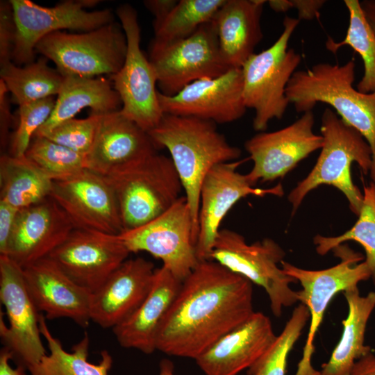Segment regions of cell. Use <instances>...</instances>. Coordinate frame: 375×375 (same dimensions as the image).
<instances>
[{
  "label": "cell",
  "instance_id": "cell-1",
  "mask_svg": "<svg viewBox=\"0 0 375 375\" xmlns=\"http://www.w3.org/2000/svg\"><path fill=\"white\" fill-rule=\"evenodd\" d=\"M253 283L212 260L182 281L158 332L156 349L195 360L254 312Z\"/></svg>",
  "mask_w": 375,
  "mask_h": 375
},
{
  "label": "cell",
  "instance_id": "cell-2",
  "mask_svg": "<svg viewBox=\"0 0 375 375\" xmlns=\"http://www.w3.org/2000/svg\"><path fill=\"white\" fill-rule=\"evenodd\" d=\"M158 148H165L180 178L197 240L202 182L216 165L237 160L241 150L228 143L216 124L192 117L164 114L147 132Z\"/></svg>",
  "mask_w": 375,
  "mask_h": 375
},
{
  "label": "cell",
  "instance_id": "cell-3",
  "mask_svg": "<svg viewBox=\"0 0 375 375\" xmlns=\"http://www.w3.org/2000/svg\"><path fill=\"white\" fill-rule=\"evenodd\" d=\"M356 63L320 62L296 71L286 88V96L299 112L312 111L318 103L331 106L347 124L356 129L372 153L370 176L375 183V92L363 93L353 86Z\"/></svg>",
  "mask_w": 375,
  "mask_h": 375
},
{
  "label": "cell",
  "instance_id": "cell-4",
  "mask_svg": "<svg viewBox=\"0 0 375 375\" xmlns=\"http://www.w3.org/2000/svg\"><path fill=\"white\" fill-rule=\"evenodd\" d=\"M320 131L323 146L317 160L307 176L288 195L292 213L295 212L310 191L321 185H329L344 194L351 210L358 216L363 193L352 181L351 167L356 162L367 174L372 165L371 148L360 133L331 108L324 110Z\"/></svg>",
  "mask_w": 375,
  "mask_h": 375
},
{
  "label": "cell",
  "instance_id": "cell-5",
  "mask_svg": "<svg viewBox=\"0 0 375 375\" xmlns=\"http://www.w3.org/2000/svg\"><path fill=\"white\" fill-rule=\"evenodd\" d=\"M299 22L285 17L283 31L275 42L254 53L241 67L243 100L246 108L255 112L253 127L257 131H265L272 119H281L290 104L286 88L302 57L288 48V43Z\"/></svg>",
  "mask_w": 375,
  "mask_h": 375
},
{
  "label": "cell",
  "instance_id": "cell-6",
  "mask_svg": "<svg viewBox=\"0 0 375 375\" xmlns=\"http://www.w3.org/2000/svg\"><path fill=\"white\" fill-rule=\"evenodd\" d=\"M106 177L115 192L124 231L140 226L162 215L183 191L171 158L157 153Z\"/></svg>",
  "mask_w": 375,
  "mask_h": 375
},
{
  "label": "cell",
  "instance_id": "cell-7",
  "mask_svg": "<svg viewBox=\"0 0 375 375\" xmlns=\"http://www.w3.org/2000/svg\"><path fill=\"white\" fill-rule=\"evenodd\" d=\"M285 251L271 238L248 244L244 236L233 230L220 229L210 260L263 288L271 311L280 317L284 308L298 302L297 291L290 285L297 283L285 274L281 262Z\"/></svg>",
  "mask_w": 375,
  "mask_h": 375
},
{
  "label": "cell",
  "instance_id": "cell-8",
  "mask_svg": "<svg viewBox=\"0 0 375 375\" xmlns=\"http://www.w3.org/2000/svg\"><path fill=\"white\" fill-rule=\"evenodd\" d=\"M35 51L53 61L63 76H110L124 63L127 40L122 25L113 22L81 33L53 32L38 42Z\"/></svg>",
  "mask_w": 375,
  "mask_h": 375
},
{
  "label": "cell",
  "instance_id": "cell-9",
  "mask_svg": "<svg viewBox=\"0 0 375 375\" xmlns=\"http://www.w3.org/2000/svg\"><path fill=\"white\" fill-rule=\"evenodd\" d=\"M332 251L341 260L324 269L310 270L285 260L281 262L283 272L301 284V290L297 291L298 301L304 304L310 313L309 330L295 375H321L319 371L313 368L311 361L315 350L314 339L329 303L339 292L358 286V283L371 277L366 262H360L363 260L362 254L342 244Z\"/></svg>",
  "mask_w": 375,
  "mask_h": 375
},
{
  "label": "cell",
  "instance_id": "cell-10",
  "mask_svg": "<svg viewBox=\"0 0 375 375\" xmlns=\"http://www.w3.org/2000/svg\"><path fill=\"white\" fill-rule=\"evenodd\" d=\"M149 59L160 92L167 96L176 94L195 81L215 78L231 69L222 56L213 19L183 40L170 43L153 41Z\"/></svg>",
  "mask_w": 375,
  "mask_h": 375
},
{
  "label": "cell",
  "instance_id": "cell-11",
  "mask_svg": "<svg viewBox=\"0 0 375 375\" xmlns=\"http://www.w3.org/2000/svg\"><path fill=\"white\" fill-rule=\"evenodd\" d=\"M116 14L127 40V52L122 68L110 76L121 101V112L149 132L161 120L162 112L156 90L157 76L149 59L140 49V28L136 10L128 3Z\"/></svg>",
  "mask_w": 375,
  "mask_h": 375
},
{
  "label": "cell",
  "instance_id": "cell-12",
  "mask_svg": "<svg viewBox=\"0 0 375 375\" xmlns=\"http://www.w3.org/2000/svg\"><path fill=\"white\" fill-rule=\"evenodd\" d=\"M118 236L130 253H150L181 281L199 262L193 220L185 196L162 215Z\"/></svg>",
  "mask_w": 375,
  "mask_h": 375
},
{
  "label": "cell",
  "instance_id": "cell-13",
  "mask_svg": "<svg viewBox=\"0 0 375 375\" xmlns=\"http://www.w3.org/2000/svg\"><path fill=\"white\" fill-rule=\"evenodd\" d=\"M15 24L12 62L19 66L34 60L35 48L44 36L64 29L90 31L113 22L110 9L88 11L99 1L67 0L44 7L30 0H10Z\"/></svg>",
  "mask_w": 375,
  "mask_h": 375
},
{
  "label": "cell",
  "instance_id": "cell-14",
  "mask_svg": "<svg viewBox=\"0 0 375 375\" xmlns=\"http://www.w3.org/2000/svg\"><path fill=\"white\" fill-rule=\"evenodd\" d=\"M0 301L8 320L7 326L1 311V342L17 365L28 369L47 354L41 339V314L26 288L23 268L6 256H0Z\"/></svg>",
  "mask_w": 375,
  "mask_h": 375
},
{
  "label": "cell",
  "instance_id": "cell-15",
  "mask_svg": "<svg viewBox=\"0 0 375 375\" xmlns=\"http://www.w3.org/2000/svg\"><path fill=\"white\" fill-rule=\"evenodd\" d=\"M50 197L74 228L112 235L124 231L115 192L104 176L85 168L66 178L53 180Z\"/></svg>",
  "mask_w": 375,
  "mask_h": 375
},
{
  "label": "cell",
  "instance_id": "cell-16",
  "mask_svg": "<svg viewBox=\"0 0 375 375\" xmlns=\"http://www.w3.org/2000/svg\"><path fill=\"white\" fill-rule=\"evenodd\" d=\"M244 160L219 163L204 178L200 190L198 235L196 252L199 261L210 260L220 226L224 217L241 199L249 195L281 197L282 185L272 188H255L247 174L238 171Z\"/></svg>",
  "mask_w": 375,
  "mask_h": 375
},
{
  "label": "cell",
  "instance_id": "cell-17",
  "mask_svg": "<svg viewBox=\"0 0 375 375\" xmlns=\"http://www.w3.org/2000/svg\"><path fill=\"white\" fill-rule=\"evenodd\" d=\"M314 115L307 111L289 126L272 132H260L244 144L253 161L247 174L255 186L258 182L284 177L303 159L323 146V138L313 132Z\"/></svg>",
  "mask_w": 375,
  "mask_h": 375
},
{
  "label": "cell",
  "instance_id": "cell-18",
  "mask_svg": "<svg viewBox=\"0 0 375 375\" xmlns=\"http://www.w3.org/2000/svg\"><path fill=\"white\" fill-rule=\"evenodd\" d=\"M130 253L118 235L74 228L48 257L74 283L93 293Z\"/></svg>",
  "mask_w": 375,
  "mask_h": 375
},
{
  "label": "cell",
  "instance_id": "cell-19",
  "mask_svg": "<svg viewBox=\"0 0 375 375\" xmlns=\"http://www.w3.org/2000/svg\"><path fill=\"white\" fill-rule=\"evenodd\" d=\"M242 90L241 68H231L219 76L195 81L173 96L158 91V97L164 114L225 124L245 114Z\"/></svg>",
  "mask_w": 375,
  "mask_h": 375
},
{
  "label": "cell",
  "instance_id": "cell-20",
  "mask_svg": "<svg viewBox=\"0 0 375 375\" xmlns=\"http://www.w3.org/2000/svg\"><path fill=\"white\" fill-rule=\"evenodd\" d=\"M73 229L67 214L49 197L19 210L6 256L24 268L47 257Z\"/></svg>",
  "mask_w": 375,
  "mask_h": 375
},
{
  "label": "cell",
  "instance_id": "cell-21",
  "mask_svg": "<svg viewBox=\"0 0 375 375\" xmlns=\"http://www.w3.org/2000/svg\"><path fill=\"white\" fill-rule=\"evenodd\" d=\"M23 274L31 297L46 319L68 318L88 326L92 293L70 279L49 257L23 268Z\"/></svg>",
  "mask_w": 375,
  "mask_h": 375
},
{
  "label": "cell",
  "instance_id": "cell-22",
  "mask_svg": "<svg viewBox=\"0 0 375 375\" xmlns=\"http://www.w3.org/2000/svg\"><path fill=\"white\" fill-rule=\"evenodd\" d=\"M154 264L143 258L126 260L92 294L91 321L114 328L128 318L148 294Z\"/></svg>",
  "mask_w": 375,
  "mask_h": 375
},
{
  "label": "cell",
  "instance_id": "cell-23",
  "mask_svg": "<svg viewBox=\"0 0 375 375\" xmlns=\"http://www.w3.org/2000/svg\"><path fill=\"white\" fill-rule=\"evenodd\" d=\"M276 337L269 318L255 312L194 360L206 375H238L266 351Z\"/></svg>",
  "mask_w": 375,
  "mask_h": 375
},
{
  "label": "cell",
  "instance_id": "cell-24",
  "mask_svg": "<svg viewBox=\"0 0 375 375\" xmlns=\"http://www.w3.org/2000/svg\"><path fill=\"white\" fill-rule=\"evenodd\" d=\"M156 149L148 133L119 110L101 116L85 167L108 176Z\"/></svg>",
  "mask_w": 375,
  "mask_h": 375
},
{
  "label": "cell",
  "instance_id": "cell-25",
  "mask_svg": "<svg viewBox=\"0 0 375 375\" xmlns=\"http://www.w3.org/2000/svg\"><path fill=\"white\" fill-rule=\"evenodd\" d=\"M182 281L162 266L155 270L151 288L140 305L124 321L112 328L120 346L151 354L156 349L160 326Z\"/></svg>",
  "mask_w": 375,
  "mask_h": 375
},
{
  "label": "cell",
  "instance_id": "cell-26",
  "mask_svg": "<svg viewBox=\"0 0 375 375\" xmlns=\"http://www.w3.org/2000/svg\"><path fill=\"white\" fill-rule=\"evenodd\" d=\"M264 0H226L217 12L215 24L219 47L230 68H241L261 41Z\"/></svg>",
  "mask_w": 375,
  "mask_h": 375
},
{
  "label": "cell",
  "instance_id": "cell-27",
  "mask_svg": "<svg viewBox=\"0 0 375 375\" xmlns=\"http://www.w3.org/2000/svg\"><path fill=\"white\" fill-rule=\"evenodd\" d=\"M104 115L122 108V101L110 79L99 76H64V81L47 121L34 136H44L60 123L74 118L83 108Z\"/></svg>",
  "mask_w": 375,
  "mask_h": 375
},
{
  "label": "cell",
  "instance_id": "cell-28",
  "mask_svg": "<svg viewBox=\"0 0 375 375\" xmlns=\"http://www.w3.org/2000/svg\"><path fill=\"white\" fill-rule=\"evenodd\" d=\"M348 314L342 320V333L329 360L322 365L321 375H350L356 362L371 352L365 344L367 324L375 308V292L361 296L358 286L342 292Z\"/></svg>",
  "mask_w": 375,
  "mask_h": 375
},
{
  "label": "cell",
  "instance_id": "cell-29",
  "mask_svg": "<svg viewBox=\"0 0 375 375\" xmlns=\"http://www.w3.org/2000/svg\"><path fill=\"white\" fill-rule=\"evenodd\" d=\"M43 314L40 319L42 336L47 341L49 353L27 369L30 375H108L112 365V358L106 350L101 352L99 363L88 361L90 339L87 332L72 351H66L58 339L50 332Z\"/></svg>",
  "mask_w": 375,
  "mask_h": 375
},
{
  "label": "cell",
  "instance_id": "cell-30",
  "mask_svg": "<svg viewBox=\"0 0 375 375\" xmlns=\"http://www.w3.org/2000/svg\"><path fill=\"white\" fill-rule=\"evenodd\" d=\"M53 180L25 156L2 153L0 158V200L18 209L50 197Z\"/></svg>",
  "mask_w": 375,
  "mask_h": 375
},
{
  "label": "cell",
  "instance_id": "cell-31",
  "mask_svg": "<svg viewBox=\"0 0 375 375\" xmlns=\"http://www.w3.org/2000/svg\"><path fill=\"white\" fill-rule=\"evenodd\" d=\"M47 60L42 56L24 67L12 62L1 67L0 80L19 106L60 93L64 76L57 69L50 67Z\"/></svg>",
  "mask_w": 375,
  "mask_h": 375
},
{
  "label": "cell",
  "instance_id": "cell-32",
  "mask_svg": "<svg viewBox=\"0 0 375 375\" xmlns=\"http://www.w3.org/2000/svg\"><path fill=\"white\" fill-rule=\"evenodd\" d=\"M349 11V22L343 40L336 42L328 37L326 48L332 53L348 45L358 53L363 61L364 74L357 84V90L363 93L375 92V33L367 21L358 0H344Z\"/></svg>",
  "mask_w": 375,
  "mask_h": 375
},
{
  "label": "cell",
  "instance_id": "cell-33",
  "mask_svg": "<svg viewBox=\"0 0 375 375\" xmlns=\"http://www.w3.org/2000/svg\"><path fill=\"white\" fill-rule=\"evenodd\" d=\"M226 0H179L169 15L153 25L158 43L183 40L194 33L203 24L212 21Z\"/></svg>",
  "mask_w": 375,
  "mask_h": 375
},
{
  "label": "cell",
  "instance_id": "cell-34",
  "mask_svg": "<svg viewBox=\"0 0 375 375\" xmlns=\"http://www.w3.org/2000/svg\"><path fill=\"white\" fill-rule=\"evenodd\" d=\"M355 224L342 235L325 237L317 235L313 242L316 251L324 256L342 243L353 240L359 243L365 251L364 260L375 285V183L363 188V203Z\"/></svg>",
  "mask_w": 375,
  "mask_h": 375
},
{
  "label": "cell",
  "instance_id": "cell-35",
  "mask_svg": "<svg viewBox=\"0 0 375 375\" xmlns=\"http://www.w3.org/2000/svg\"><path fill=\"white\" fill-rule=\"evenodd\" d=\"M309 319L308 308L300 303L269 347L247 369V375H285L290 352Z\"/></svg>",
  "mask_w": 375,
  "mask_h": 375
},
{
  "label": "cell",
  "instance_id": "cell-36",
  "mask_svg": "<svg viewBox=\"0 0 375 375\" xmlns=\"http://www.w3.org/2000/svg\"><path fill=\"white\" fill-rule=\"evenodd\" d=\"M25 157L53 181L69 177L85 169V156L46 137L34 136Z\"/></svg>",
  "mask_w": 375,
  "mask_h": 375
},
{
  "label": "cell",
  "instance_id": "cell-37",
  "mask_svg": "<svg viewBox=\"0 0 375 375\" xmlns=\"http://www.w3.org/2000/svg\"><path fill=\"white\" fill-rule=\"evenodd\" d=\"M56 99L53 97L43 99L19 106L18 124L9 140V153L22 157L38 129L51 115Z\"/></svg>",
  "mask_w": 375,
  "mask_h": 375
},
{
  "label": "cell",
  "instance_id": "cell-38",
  "mask_svg": "<svg viewBox=\"0 0 375 375\" xmlns=\"http://www.w3.org/2000/svg\"><path fill=\"white\" fill-rule=\"evenodd\" d=\"M101 115L90 113L84 119L66 120L43 137L86 156L92 147Z\"/></svg>",
  "mask_w": 375,
  "mask_h": 375
},
{
  "label": "cell",
  "instance_id": "cell-39",
  "mask_svg": "<svg viewBox=\"0 0 375 375\" xmlns=\"http://www.w3.org/2000/svg\"><path fill=\"white\" fill-rule=\"evenodd\" d=\"M15 24L9 1L0 3V65L12 62Z\"/></svg>",
  "mask_w": 375,
  "mask_h": 375
},
{
  "label": "cell",
  "instance_id": "cell-40",
  "mask_svg": "<svg viewBox=\"0 0 375 375\" xmlns=\"http://www.w3.org/2000/svg\"><path fill=\"white\" fill-rule=\"evenodd\" d=\"M19 209L0 200V256H6L8 242Z\"/></svg>",
  "mask_w": 375,
  "mask_h": 375
},
{
  "label": "cell",
  "instance_id": "cell-41",
  "mask_svg": "<svg viewBox=\"0 0 375 375\" xmlns=\"http://www.w3.org/2000/svg\"><path fill=\"white\" fill-rule=\"evenodd\" d=\"M8 91L4 83L0 80V143L4 150L9 143V129L12 122L8 99Z\"/></svg>",
  "mask_w": 375,
  "mask_h": 375
},
{
  "label": "cell",
  "instance_id": "cell-42",
  "mask_svg": "<svg viewBox=\"0 0 375 375\" xmlns=\"http://www.w3.org/2000/svg\"><path fill=\"white\" fill-rule=\"evenodd\" d=\"M291 8L297 10L299 19H312L319 13L325 1L321 0H290Z\"/></svg>",
  "mask_w": 375,
  "mask_h": 375
},
{
  "label": "cell",
  "instance_id": "cell-43",
  "mask_svg": "<svg viewBox=\"0 0 375 375\" xmlns=\"http://www.w3.org/2000/svg\"><path fill=\"white\" fill-rule=\"evenodd\" d=\"M176 0H147L144 4L154 16L153 25L159 24L176 5Z\"/></svg>",
  "mask_w": 375,
  "mask_h": 375
},
{
  "label": "cell",
  "instance_id": "cell-44",
  "mask_svg": "<svg viewBox=\"0 0 375 375\" xmlns=\"http://www.w3.org/2000/svg\"><path fill=\"white\" fill-rule=\"evenodd\" d=\"M12 360L10 352L5 347L0 351V375H26V367L17 365L13 368L10 365V360Z\"/></svg>",
  "mask_w": 375,
  "mask_h": 375
},
{
  "label": "cell",
  "instance_id": "cell-45",
  "mask_svg": "<svg viewBox=\"0 0 375 375\" xmlns=\"http://www.w3.org/2000/svg\"><path fill=\"white\" fill-rule=\"evenodd\" d=\"M350 375H375V356L370 352L358 359Z\"/></svg>",
  "mask_w": 375,
  "mask_h": 375
},
{
  "label": "cell",
  "instance_id": "cell-46",
  "mask_svg": "<svg viewBox=\"0 0 375 375\" xmlns=\"http://www.w3.org/2000/svg\"><path fill=\"white\" fill-rule=\"evenodd\" d=\"M364 15L375 33V0L360 1Z\"/></svg>",
  "mask_w": 375,
  "mask_h": 375
},
{
  "label": "cell",
  "instance_id": "cell-47",
  "mask_svg": "<svg viewBox=\"0 0 375 375\" xmlns=\"http://www.w3.org/2000/svg\"><path fill=\"white\" fill-rule=\"evenodd\" d=\"M267 2L269 7L276 12H285L291 9L290 0H270Z\"/></svg>",
  "mask_w": 375,
  "mask_h": 375
},
{
  "label": "cell",
  "instance_id": "cell-48",
  "mask_svg": "<svg viewBox=\"0 0 375 375\" xmlns=\"http://www.w3.org/2000/svg\"><path fill=\"white\" fill-rule=\"evenodd\" d=\"M158 375H174L172 362L168 359H162L159 364Z\"/></svg>",
  "mask_w": 375,
  "mask_h": 375
}]
</instances>
